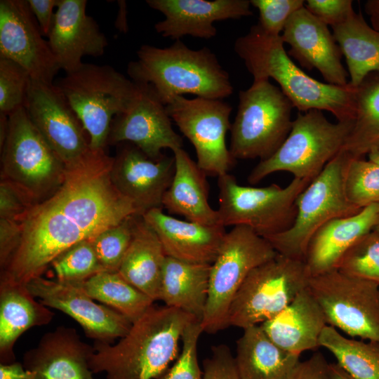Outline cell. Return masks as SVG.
Listing matches in <instances>:
<instances>
[{
    "label": "cell",
    "instance_id": "16",
    "mask_svg": "<svg viewBox=\"0 0 379 379\" xmlns=\"http://www.w3.org/2000/svg\"><path fill=\"white\" fill-rule=\"evenodd\" d=\"M27 0L0 1V58L9 59L32 80L53 84L60 69Z\"/></svg>",
    "mask_w": 379,
    "mask_h": 379
},
{
    "label": "cell",
    "instance_id": "9",
    "mask_svg": "<svg viewBox=\"0 0 379 379\" xmlns=\"http://www.w3.org/2000/svg\"><path fill=\"white\" fill-rule=\"evenodd\" d=\"M311 181L293 178L285 187L275 184L254 187L239 185L229 173L220 175V224L244 226L264 238L284 232L295 221L298 197Z\"/></svg>",
    "mask_w": 379,
    "mask_h": 379
},
{
    "label": "cell",
    "instance_id": "18",
    "mask_svg": "<svg viewBox=\"0 0 379 379\" xmlns=\"http://www.w3.org/2000/svg\"><path fill=\"white\" fill-rule=\"evenodd\" d=\"M140 91L129 108L115 117L107 144L128 142L152 159L161 150L182 148V139L172 127L166 106L148 85L138 84Z\"/></svg>",
    "mask_w": 379,
    "mask_h": 379
},
{
    "label": "cell",
    "instance_id": "30",
    "mask_svg": "<svg viewBox=\"0 0 379 379\" xmlns=\"http://www.w3.org/2000/svg\"><path fill=\"white\" fill-rule=\"evenodd\" d=\"M211 264L194 263L166 256L159 300L201 321L206 305Z\"/></svg>",
    "mask_w": 379,
    "mask_h": 379
},
{
    "label": "cell",
    "instance_id": "12",
    "mask_svg": "<svg viewBox=\"0 0 379 379\" xmlns=\"http://www.w3.org/2000/svg\"><path fill=\"white\" fill-rule=\"evenodd\" d=\"M278 253L252 230L235 226L227 232L211 264L208 298L201 321L204 332L215 333L228 326L232 302L248 274Z\"/></svg>",
    "mask_w": 379,
    "mask_h": 379
},
{
    "label": "cell",
    "instance_id": "15",
    "mask_svg": "<svg viewBox=\"0 0 379 379\" xmlns=\"http://www.w3.org/2000/svg\"><path fill=\"white\" fill-rule=\"evenodd\" d=\"M23 107L65 166L77 161L90 150L82 124L54 83L30 79Z\"/></svg>",
    "mask_w": 379,
    "mask_h": 379
},
{
    "label": "cell",
    "instance_id": "38",
    "mask_svg": "<svg viewBox=\"0 0 379 379\" xmlns=\"http://www.w3.org/2000/svg\"><path fill=\"white\" fill-rule=\"evenodd\" d=\"M337 270L379 285V234L372 230L361 237L343 255Z\"/></svg>",
    "mask_w": 379,
    "mask_h": 379
},
{
    "label": "cell",
    "instance_id": "51",
    "mask_svg": "<svg viewBox=\"0 0 379 379\" xmlns=\"http://www.w3.org/2000/svg\"><path fill=\"white\" fill-rule=\"evenodd\" d=\"M331 379H355L348 374L338 363L329 364Z\"/></svg>",
    "mask_w": 379,
    "mask_h": 379
},
{
    "label": "cell",
    "instance_id": "22",
    "mask_svg": "<svg viewBox=\"0 0 379 379\" xmlns=\"http://www.w3.org/2000/svg\"><path fill=\"white\" fill-rule=\"evenodd\" d=\"M147 5L164 15L154 25L163 37L180 40L190 35L211 39L217 34L216 21L253 15L248 0H147Z\"/></svg>",
    "mask_w": 379,
    "mask_h": 379
},
{
    "label": "cell",
    "instance_id": "45",
    "mask_svg": "<svg viewBox=\"0 0 379 379\" xmlns=\"http://www.w3.org/2000/svg\"><path fill=\"white\" fill-rule=\"evenodd\" d=\"M305 7L331 27L343 22L354 11L351 0H307Z\"/></svg>",
    "mask_w": 379,
    "mask_h": 379
},
{
    "label": "cell",
    "instance_id": "37",
    "mask_svg": "<svg viewBox=\"0 0 379 379\" xmlns=\"http://www.w3.org/2000/svg\"><path fill=\"white\" fill-rule=\"evenodd\" d=\"M56 279L69 283L83 281L105 271L101 265L91 240L71 246L51 262Z\"/></svg>",
    "mask_w": 379,
    "mask_h": 379
},
{
    "label": "cell",
    "instance_id": "29",
    "mask_svg": "<svg viewBox=\"0 0 379 379\" xmlns=\"http://www.w3.org/2000/svg\"><path fill=\"white\" fill-rule=\"evenodd\" d=\"M166 258L154 230L142 215H133L132 238L118 270L120 275L153 300H157Z\"/></svg>",
    "mask_w": 379,
    "mask_h": 379
},
{
    "label": "cell",
    "instance_id": "39",
    "mask_svg": "<svg viewBox=\"0 0 379 379\" xmlns=\"http://www.w3.org/2000/svg\"><path fill=\"white\" fill-rule=\"evenodd\" d=\"M132 227L133 215L91 240L105 271H118L131 241Z\"/></svg>",
    "mask_w": 379,
    "mask_h": 379
},
{
    "label": "cell",
    "instance_id": "34",
    "mask_svg": "<svg viewBox=\"0 0 379 379\" xmlns=\"http://www.w3.org/2000/svg\"><path fill=\"white\" fill-rule=\"evenodd\" d=\"M343 149L355 158L379 150V77H366L357 87L354 124Z\"/></svg>",
    "mask_w": 379,
    "mask_h": 379
},
{
    "label": "cell",
    "instance_id": "46",
    "mask_svg": "<svg viewBox=\"0 0 379 379\" xmlns=\"http://www.w3.org/2000/svg\"><path fill=\"white\" fill-rule=\"evenodd\" d=\"M21 236L20 222L0 218V265L1 270L8 263L16 249Z\"/></svg>",
    "mask_w": 379,
    "mask_h": 379
},
{
    "label": "cell",
    "instance_id": "8",
    "mask_svg": "<svg viewBox=\"0 0 379 379\" xmlns=\"http://www.w3.org/2000/svg\"><path fill=\"white\" fill-rule=\"evenodd\" d=\"M1 154V178L20 189L34 205L52 195L64 180V162L32 123L24 107L8 116Z\"/></svg>",
    "mask_w": 379,
    "mask_h": 379
},
{
    "label": "cell",
    "instance_id": "52",
    "mask_svg": "<svg viewBox=\"0 0 379 379\" xmlns=\"http://www.w3.org/2000/svg\"><path fill=\"white\" fill-rule=\"evenodd\" d=\"M8 126V115L0 113V149L5 142Z\"/></svg>",
    "mask_w": 379,
    "mask_h": 379
},
{
    "label": "cell",
    "instance_id": "17",
    "mask_svg": "<svg viewBox=\"0 0 379 379\" xmlns=\"http://www.w3.org/2000/svg\"><path fill=\"white\" fill-rule=\"evenodd\" d=\"M26 286L43 305L74 319L86 337L94 342L112 343L125 336L132 326L133 323L117 310L95 302L77 282L51 280L41 276L29 281Z\"/></svg>",
    "mask_w": 379,
    "mask_h": 379
},
{
    "label": "cell",
    "instance_id": "7",
    "mask_svg": "<svg viewBox=\"0 0 379 379\" xmlns=\"http://www.w3.org/2000/svg\"><path fill=\"white\" fill-rule=\"evenodd\" d=\"M293 106L269 79L253 80L239 93L237 112L230 128L233 158L263 161L270 157L288 135Z\"/></svg>",
    "mask_w": 379,
    "mask_h": 379
},
{
    "label": "cell",
    "instance_id": "42",
    "mask_svg": "<svg viewBox=\"0 0 379 379\" xmlns=\"http://www.w3.org/2000/svg\"><path fill=\"white\" fill-rule=\"evenodd\" d=\"M303 0H251L258 8V24L267 33L280 36L290 17L305 6Z\"/></svg>",
    "mask_w": 379,
    "mask_h": 379
},
{
    "label": "cell",
    "instance_id": "23",
    "mask_svg": "<svg viewBox=\"0 0 379 379\" xmlns=\"http://www.w3.org/2000/svg\"><path fill=\"white\" fill-rule=\"evenodd\" d=\"M94 351L74 328L61 326L26 352L22 364L34 373L35 379H95L89 366Z\"/></svg>",
    "mask_w": 379,
    "mask_h": 379
},
{
    "label": "cell",
    "instance_id": "25",
    "mask_svg": "<svg viewBox=\"0 0 379 379\" xmlns=\"http://www.w3.org/2000/svg\"><path fill=\"white\" fill-rule=\"evenodd\" d=\"M379 222V204H371L357 213L333 219L312 237L305 262L312 277L336 270L345 252Z\"/></svg>",
    "mask_w": 379,
    "mask_h": 379
},
{
    "label": "cell",
    "instance_id": "36",
    "mask_svg": "<svg viewBox=\"0 0 379 379\" xmlns=\"http://www.w3.org/2000/svg\"><path fill=\"white\" fill-rule=\"evenodd\" d=\"M343 188L349 203L358 209L379 204V164L351 157L343 171Z\"/></svg>",
    "mask_w": 379,
    "mask_h": 379
},
{
    "label": "cell",
    "instance_id": "26",
    "mask_svg": "<svg viewBox=\"0 0 379 379\" xmlns=\"http://www.w3.org/2000/svg\"><path fill=\"white\" fill-rule=\"evenodd\" d=\"M327 325L321 307L307 287L282 312L260 326L277 346L300 355L320 347L319 337Z\"/></svg>",
    "mask_w": 379,
    "mask_h": 379
},
{
    "label": "cell",
    "instance_id": "35",
    "mask_svg": "<svg viewBox=\"0 0 379 379\" xmlns=\"http://www.w3.org/2000/svg\"><path fill=\"white\" fill-rule=\"evenodd\" d=\"M319 343L354 378L379 379V343L347 338L329 325L324 328Z\"/></svg>",
    "mask_w": 379,
    "mask_h": 379
},
{
    "label": "cell",
    "instance_id": "11",
    "mask_svg": "<svg viewBox=\"0 0 379 379\" xmlns=\"http://www.w3.org/2000/svg\"><path fill=\"white\" fill-rule=\"evenodd\" d=\"M350 157L342 149L298 197L292 226L265 237L277 253L305 260L307 245L321 226L360 211L349 203L344 192L343 171Z\"/></svg>",
    "mask_w": 379,
    "mask_h": 379
},
{
    "label": "cell",
    "instance_id": "49",
    "mask_svg": "<svg viewBox=\"0 0 379 379\" xmlns=\"http://www.w3.org/2000/svg\"><path fill=\"white\" fill-rule=\"evenodd\" d=\"M0 379H35V374L26 369L22 364L14 361L0 364Z\"/></svg>",
    "mask_w": 379,
    "mask_h": 379
},
{
    "label": "cell",
    "instance_id": "28",
    "mask_svg": "<svg viewBox=\"0 0 379 379\" xmlns=\"http://www.w3.org/2000/svg\"><path fill=\"white\" fill-rule=\"evenodd\" d=\"M53 316L48 307L35 300L26 285L1 276V364L14 362L13 347L18 338L30 328L49 324Z\"/></svg>",
    "mask_w": 379,
    "mask_h": 379
},
{
    "label": "cell",
    "instance_id": "53",
    "mask_svg": "<svg viewBox=\"0 0 379 379\" xmlns=\"http://www.w3.org/2000/svg\"><path fill=\"white\" fill-rule=\"evenodd\" d=\"M368 157L369 160L379 164V150L369 153Z\"/></svg>",
    "mask_w": 379,
    "mask_h": 379
},
{
    "label": "cell",
    "instance_id": "32",
    "mask_svg": "<svg viewBox=\"0 0 379 379\" xmlns=\"http://www.w3.org/2000/svg\"><path fill=\"white\" fill-rule=\"evenodd\" d=\"M331 27L346 60L350 86L357 88L370 73H379V29L371 27L361 13L355 11Z\"/></svg>",
    "mask_w": 379,
    "mask_h": 379
},
{
    "label": "cell",
    "instance_id": "21",
    "mask_svg": "<svg viewBox=\"0 0 379 379\" xmlns=\"http://www.w3.org/2000/svg\"><path fill=\"white\" fill-rule=\"evenodd\" d=\"M86 0H58L48 42L60 68L78 69L84 56L104 55L108 41L95 20L86 13Z\"/></svg>",
    "mask_w": 379,
    "mask_h": 379
},
{
    "label": "cell",
    "instance_id": "48",
    "mask_svg": "<svg viewBox=\"0 0 379 379\" xmlns=\"http://www.w3.org/2000/svg\"><path fill=\"white\" fill-rule=\"evenodd\" d=\"M30 11L34 15L44 36H48L53 21L58 0H27Z\"/></svg>",
    "mask_w": 379,
    "mask_h": 379
},
{
    "label": "cell",
    "instance_id": "41",
    "mask_svg": "<svg viewBox=\"0 0 379 379\" xmlns=\"http://www.w3.org/2000/svg\"><path fill=\"white\" fill-rule=\"evenodd\" d=\"M204 332L199 321H193L185 328L182 350L171 368L157 379H201L203 375L197 357V345Z\"/></svg>",
    "mask_w": 379,
    "mask_h": 379
},
{
    "label": "cell",
    "instance_id": "27",
    "mask_svg": "<svg viewBox=\"0 0 379 379\" xmlns=\"http://www.w3.org/2000/svg\"><path fill=\"white\" fill-rule=\"evenodd\" d=\"M173 152L175 173L164 196L163 207L169 213L184 216L191 222L206 225H221L218 210L212 208L208 203L206 174L182 147Z\"/></svg>",
    "mask_w": 379,
    "mask_h": 379
},
{
    "label": "cell",
    "instance_id": "1",
    "mask_svg": "<svg viewBox=\"0 0 379 379\" xmlns=\"http://www.w3.org/2000/svg\"><path fill=\"white\" fill-rule=\"evenodd\" d=\"M113 161L104 149H90L65 166L60 187L32 206L21 220L19 244L1 276L26 285L71 246L137 214L112 182Z\"/></svg>",
    "mask_w": 379,
    "mask_h": 379
},
{
    "label": "cell",
    "instance_id": "14",
    "mask_svg": "<svg viewBox=\"0 0 379 379\" xmlns=\"http://www.w3.org/2000/svg\"><path fill=\"white\" fill-rule=\"evenodd\" d=\"M168 116L195 149L197 164L206 175L228 173L235 159L227 148L232 107L219 99L174 97L166 105Z\"/></svg>",
    "mask_w": 379,
    "mask_h": 379
},
{
    "label": "cell",
    "instance_id": "47",
    "mask_svg": "<svg viewBox=\"0 0 379 379\" xmlns=\"http://www.w3.org/2000/svg\"><path fill=\"white\" fill-rule=\"evenodd\" d=\"M287 379H331L329 364L320 352L299 361Z\"/></svg>",
    "mask_w": 379,
    "mask_h": 379
},
{
    "label": "cell",
    "instance_id": "6",
    "mask_svg": "<svg viewBox=\"0 0 379 379\" xmlns=\"http://www.w3.org/2000/svg\"><path fill=\"white\" fill-rule=\"evenodd\" d=\"M353 124L354 121L331 123L318 109L299 112L283 144L270 157L259 161L248 181L255 184L278 171L313 180L343 149Z\"/></svg>",
    "mask_w": 379,
    "mask_h": 379
},
{
    "label": "cell",
    "instance_id": "31",
    "mask_svg": "<svg viewBox=\"0 0 379 379\" xmlns=\"http://www.w3.org/2000/svg\"><path fill=\"white\" fill-rule=\"evenodd\" d=\"M299 357L277 346L257 325L244 329L234 359L240 379H287Z\"/></svg>",
    "mask_w": 379,
    "mask_h": 379
},
{
    "label": "cell",
    "instance_id": "20",
    "mask_svg": "<svg viewBox=\"0 0 379 379\" xmlns=\"http://www.w3.org/2000/svg\"><path fill=\"white\" fill-rule=\"evenodd\" d=\"M290 46L288 55L301 66L317 69L327 84L346 86L349 84L343 53L328 25L311 13L305 6L288 20L281 34Z\"/></svg>",
    "mask_w": 379,
    "mask_h": 379
},
{
    "label": "cell",
    "instance_id": "43",
    "mask_svg": "<svg viewBox=\"0 0 379 379\" xmlns=\"http://www.w3.org/2000/svg\"><path fill=\"white\" fill-rule=\"evenodd\" d=\"M34 206L29 198L11 182L1 178L0 218L21 222Z\"/></svg>",
    "mask_w": 379,
    "mask_h": 379
},
{
    "label": "cell",
    "instance_id": "3",
    "mask_svg": "<svg viewBox=\"0 0 379 379\" xmlns=\"http://www.w3.org/2000/svg\"><path fill=\"white\" fill-rule=\"evenodd\" d=\"M280 36L265 32L256 24L237 39L234 50L253 80L273 79L293 107L331 112L338 121H354L357 87L319 81L300 69L286 53Z\"/></svg>",
    "mask_w": 379,
    "mask_h": 379
},
{
    "label": "cell",
    "instance_id": "5",
    "mask_svg": "<svg viewBox=\"0 0 379 379\" xmlns=\"http://www.w3.org/2000/svg\"><path fill=\"white\" fill-rule=\"evenodd\" d=\"M89 135L92 149H104L112 123L125 112L140 86L107 65L85 63L55 84Z\"/></svg>",
    "mask_w": 379,
    "mask_h": 379
},
{
    "label": "cell",
    "instance_id": "50",
    "mask_svg": "<svg viewBox=\"0 0 379 379\" xmlns=\"http://www.w3.org/2000/svg\"><path fill=\"white\" fill-rule=\"evenodd\" d=\"M366 11L371 16L373 27L379 29V0L368 1L366 4Z\"/></svg>",
    "mask_w": 379,
    "mask_h": 379
},
{
    "label": "cell",
    "instance_id": "54",
    "mask_svg": "<svg viewBox=\"0 0 379 379\" xmlns=\"http://www.w3.org/2000/svg\"><path fill=\"white\" fill-rule=\"evenodd\" d=\"M373 230L379 234V222L378 223V225H376V227H375Z\"/></svg>",
    "mask_w": 379,
    "mask_h": 379
},
{
    "label": "cell",
    "instance_id": "13",
    "mask_svg": "<svg viewBox=\"0 0 379 379\" xmlns=\"http://www.w3.org/2000/svg\"><path fill=\"white\" fill-rule=\"evenodd\" d=\"M308 288L326 324L351 337L379 343V285L333 270L311 277Z\"/></svg>",
    "mask_w": 379,
    "mask_h": 379
},
{
    "label": "cell",
    "instance_id": "10",
    "mask_svg": "<svg viewBox=\"0 0 379 379\" xmlns=\"http://www.w3.org/2000/svg\"><path fill=\"white\" fill-rule=\"evenodd\" d=\"M311 277L304 260L278 253L248 274L232 302L228 326L245 329L273 318L308 287Z\"/></svg>",
    "mask_w": 379,
    "mask_h": 379
},
{
    "label": "cell",
    "instance_id": "44",
    "mask_svg": "<svg viewBox=\"0 0 379 379\" xmlns=\"http://www.w3.org/2000/svg\"><path fill=\"white\" fill-rule=\"evenodd\" d=\"M211 355L203 362L202 379H240L235 359L225 345L213 346Z\"/></svg>",
    "mask_w": 379,
    "mask_h": 379
},
{
    "label": "cell",
    "instance_id": "4",
    "mask_svg": "<svg viewBox=\"0 0 379 379\" xmlns=\"http://www.w3.org/2000/svg\"><path fill=\"white\" fill-rule=\"evenodd\" d=\"M137 57L128 65V75L151 87L165 106L185 94L222 100L233 92L228 72L207 47L192 50L180 39L165 48L142 45Z\"/></svg>",
    "mask_w": 379,
    "mask_h": 379
},
{
    "label": "cell",
    "instance_id": "33",
    "mask_svg": "<svg viewBox=\"0 0 379 379\" xmlns=\"http://www.w3.org/2000/svg\"><path fill=\"white\" fill-rule=\"evenodd\" d=\"M77 283L93 300L117 310L132 323L154 302L125 280L118 271H102Z\"/></svg>",
    "mask_w": 379,
    "mask_h": 379
},
{
    "label": "cell",
    "instance_id": "24",
    "mask_svg": "<svg viewBox=\"0 0 379 379\" xmlns=\"http://www.w3.org/2000/svg\"><path fill=\"white\" fill-rule=\"evenodd\" d=\"M142 217L157 234L166 256L189 262L211 265L227 233L223 225L182 220L161 208L152 209Z\"/></svg>",
    "mask_w": 379,
    "mask_h": 379
},
{
    "label": "cell",
    "instance_id": "2",
    "mask_svg": "<svg viewBox=\"0 0 379 379\" xmlns=\"http://www.w3.org/2000/svg\"><path fill=\"white\" fill-rule=\"evenodd\" d=\"M195 320L180 310L153 304L115 345L94 343L90 368L105 372L106 379H157L177 358L182 333Z\"/></svg>",
    "mask_w": 379,
    "mask_h": 379
},
{
    "label": "cell",
    "instance_id": "19",
    "mask_svg": "<svg viewBox=\"0 0 379 379\" xmlns=\"http://www.w3.org/2000/svg\"><path fill=\"white\" fill-rule=\"evenodd\" d=\"M174 156L163 154L157 159L147 157L138 147L128 144L114 157L110 171L117 191L128 199L142 215L163 207V198L175 173Z\"/></svg>",
    "mask_w": 379,
    "mask_h": 379
},
{
    "label": "cell",
    "instance_id": "40",
    "mask_svg": "<svg viewBox=\"0 0 379 379\" xmlns=\"http://www.w3.org/2000/svg\"><path fill=\"white\" fill-rule=\"evenodd\" d=\"M30 79L24 67L0 58V113L9 116L24 106Z\"/></svg>",
    "mask_w": 379,
    "mask_h": 379
}]
</instances>
